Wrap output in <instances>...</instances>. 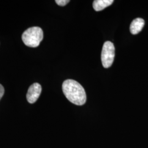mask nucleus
I'll use <instances>...</instances> for the list:
<instances>
[{"instance_id":"f257e3e1","label":"nucleus","mask_w":148,"mask_h":148,"mask_svg":"<svg viewBox=\"0 0 148 148\" xmlns=\"http://www.w3.org/2000/svg\"><path fill=\"white\" fill-rule=\"evenodd\" d=\"M63 92L66 98L76 106H82L86 101V95L83 87L73 79L65 80L62 85Z\"/></svg>"},{"instance_id":"f03ea898","label":"nucleus","mask_w":148,"mask_h":148,"mask_svg":"<svg viewBox=\"0 0 148 148\" xmlns=\"http://www.w3.org/2000/svg\"><path fill=\"white\" fill-rule=\"evenodd\" d=\"M43 38L42 30L39 27H32L27 29L22 35V40L24 44L30 47L39 46Z\"/></svg>"},{"instance_id":"7ed1b4c3","label":"nucleus","mask_w":148,"mask_h":148,"mask_svg":"<svg viewBox=\"0 0 148 148\" xmlns=\"http://www.w3.org/2000/svg\"><path fill=\"white\" fill-rule=\"evenodd\" d=\"M115 58V47L110 41L104 43L101 53V59L103 66L105 68L110 67Z\"/></svg>"},{"instance_id":"20e7f679","label":"nucleus","mask_w":148,"mask_h":148,"mask_svg":"<svg viewBox=\"0 0 148 148\" xmlns=\"http://www.w3.org/2000/svg\"><path fill=\"white\" fill-rule=\"evenodd\" d=\"M41 90L42 88L39 84L35 83L31 85L27 92V101L30 104L35 103L41 95Z\"/></svg>"},{"instance_id":"39448f33","label":"nucleus","mask_w":148,"mask_h":148,"mask_svg":"<svg viewBox=\"0 0 148 148\" xmlns=\"http://www.w3.org/2000/svg\"><path fill=\"white\" fill-rule=\"evenodd\" d=\"M145 21L142 18H136L133 21L130 25V32L133 35L138 34L142 30Z\"/></svg>"},{"instance_id":"423d86ee","label":"nucleus","mask_w":148,"mask_h":148,"mask_svg":"<svg viewBox=\"0 0 148 148\" xmlns=\"http://www.w3.org/2000/svg\"><path fill=\"white\" fill-rule=\"evenodd\" d=\"M113 2V0H95L93 1V7L95 11H102Z\"/></svg>"},{"instance_id":"0eeeda50","label":"nucleus","mask_w":148,"mask_h":148,"mask_svg":"<svg viewBox=\"0 0 148 148\" xmlns=\"http://www.w3.org/2000/svg\"><path fill=\"white\" fill-rule=\"evenodd\" d=\"M70 2L69 0H56V2L58 5L60 6H64L68 4Z\"/></svg>"},{"instance_id":"6e6552de","label":"nucleus","mask_w":148,"mask_h":148,"mask_svg":"<svg viewBox=\"0 0 148 148\" xmlns=\"http://www.w3.org/2000/svg\"><path fill=\"white\" fill-rule=\"evenodd\" d=\"M5 93V90L3 87L2 86V85L0 84V100L2 98V97H3V95H4Z\"/></svg>"}]
</instances>
